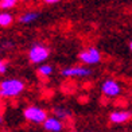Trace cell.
Wrapping results in <instances>:
<instances>
[{"label": "cell", "instance_id": "obj_1", "mask_svg": "<svg viewBox=\"0 0 132 132\" xmlns=\"http://www.w3.org/2000/svg\"><path fill=\"white\" fill-rule=\"evenodd\" d=\"M26 90V84L19 78H5L0 81V98H15Z\"/></svg>", "mask_w": 132, "mask_h": 132}, {"label": "cell", "instance_id": "obj_2", "mask_svg": "<svg viewBox=\"0 0 132 132\" xmlns=\"http://www.w3.org/2000/svg\"><path fill=\"white\" fill-rule=\"evenodd\" d=\"M23 117L27 121L38 125V124H43L46 121V119L49 117V115H47V111L45 108L38 106V105H28L23 109Z\"/></svg>", "mask_w": 132, "mask_h": 132}, {"label": "cell", "instance_id": "obj_3", "mask_svg": "<svg viewBox=\"0 0 132 132\" xmlns=\"http://www.w3.org/2000/svg\"><path fill=\"white\" fill-rule=\"evenodd\" d=\"M50 57L49 47L42 43H34L28 50V61L34 65L46 63V61Z\"/></svg>", "mask_w": 132, "mask_h": 132}, {"label": "cell", "instance_id": "obj_4", "mask_svg": "<svg viewBox=\"0 0 132 132\" xmlns=\"http://www.w3.org/2000/svg\"><path fill=\"white\" fill-rule=\"evenodd\" d=\"M100 92L106 98H116L123 93V86L115 78H105L100 84Z\"/></svg>", "mask_w": 132, "mask_h": 132}, {"label": "cell", "instance_id": "obj_5", "mask_svg": "<svg viewBox=\"0 0 132 132\" xmlns=\"http://www.w3.org/2000/svg\"><path fill=\"white\" fill-rule=\"evenodd\" d=\"M78 59L84 66L90 68V66L98 65L101 61H103V54H101V51L97 49V47L90 46V47H88V49L78 53Z\"/></svg>", "mask_w": 132, "mask_h": 132}, {"label": "cell", "instance_id": "obj_6", "mask_svg": "<svg viewBox=\"0 0 132 132\" xmlns=\"http://www.w3.org/2000/svg\"><path fill=\"white\" fill-rule=\"evenodd\" d=\"M93 74V70L84 65L66 66L61 70V76L65 78H88Z\"/></svg>", "mask_w": 132, "mask_h": 132}, {"label": "cell", "instance_id": "obj_7", "mask_svg": "<svg viewBox=\"0 0 132 132\" xmlns=\"http://www.w3.org/2000/svg\"><path fill=\"white\" fill-rule=\"evenodd\" d=\"M108 120H109L111 124H115V125L127 124L132 120V112L129 109H115L109 113Z\"/></svg>", "mask_w": 132, "mask_h": 132}, {"label": "cell", "instance_id": "obj_8", "mask_svg": "<svg viewBox=\"0 0 132 132\" xmlns=\"http://www.w3.org/2000/svg\"><path fill=\"white\" fill-rule=\"evenodd\" d=\"M42 127L46 132H63L65 131V123L62 120L57 119L55 116H49L46 121L42 124Z\"/></svg>", "mask_w": 132, "mask_h": 132}, {"label": "cell", "instance_id": "obj_9", "mask_svg": "<svg viewBox=\"0 0 132 132\" xmlns=\"http://www.w3.org/2000/svg\"><path fill=\"white\" fill-rule=\"evenodd\" d=\"M53 116H55L57 119L65 121V120H68V119L71 117V111L69 109V108H66V106L58 105V106L53 108Z\"/></svg>", "mask_w": 132, "mask_h": 132}, {"label": "cell", "instance_id": "obj_10", "mask_svg": "<svg viewBox=\"0 0 132 132\" xmlns=\"http://www.w3.org/2000/svg\"><path fill=\"white\" fill-rule=\"evenodd\" d=\"M38 18H39V12H37V11H27V12L22 14L19 16V22L22 24H30V23L37 20Z\"/></svg>", "mask_w": 132, "mask_h": 132}, {"label": "cell", "instance_id": "obj_11", "mask_svg": "<svg viewBox=\"0 0 132 132\" xmlns=\"http://www.w3.org/2000/svg\"><path fill=\"white\" fill-rule=\"evenodd\" d=\"M37 73H38L39 77H42V78H49V77H51L53 73H54V68L50 63H42V65L38 66Z\"/></svg>", "mask_w": 132, "mask_h": 132}, {"label": "cell", "instance_id": "obj_12", "mask_svg": "<svg viewBox=\"0 0 132 132\" xmlns=\"http://www.w3.org/2000/svg\"><path fill=\"white\" fill-rule=\"evenodd\" d=\"M14 22V16L7 11H2L0 12V27H8L12 24Z\"/></svg>", "mask_w": 132, "mask_h": 132}, {"label": "cell", "instance_id": "obj_13", "mask_svg": "<svg viewBox=\"0 0 132 132\" xmlns=\"http://www.w3.org/2000/svg\"><path fill=\"white\" fill-rule=\"evenodd\" d=\"M18 3V0H0V8L2 10H10L14 8Z\"/></svg>", "mask_w": 132, "mask_h": 132}, {"label": "cell", "instance_id": "obj_14", "mask_svg": "<svg viewBox=\"0 0 132 132\" xmlns=\"http://www.w3.org/2000/svg\"><path fill=\"white\" fill-rule=\"evenodd\" d=\"M7 69H8V65L5 61L0 59V74H5L7 73Z\"/></svg>", "mask_w": 132, "mask_h": 132}, {"label": "cell", "instance_id": "obj_15", "mask_svg": "<svg viewBox=\"0 0 132 132\" xmlns=\"http://www.w3.org/2000/svg\"><path fill=\"white\" fill-rule=\"evenodd\" d=\"M43 2H45L46 4H55V3L59 2V0H43Z\"/></svg>", "mask_w": 132, "mask_h": 132}, {"label": "cell", "instance_id": "obj_16", "mask_svg": "<svg viewBox=\"0 0 132 132\" xmlns=\"http://www.w3.org/2000/svg\"><path fill=\"white\" fill-rule=\"evenodd\" d=\"M129 50H131V53H132V40L129 42Z\"/></svg>", "mask_w": 132, "mask_h": 132}, {"label": "cell", "instance_id": "obj_17", "mask_svg": "<svg viewBox=\"0 0 132 132\" xmlns=\"http://www.w3.org/2000/svg\"><path fill=\"white\" fill-rule=\"evenodd\" d=\"M0 124H3V116L0 115Z\"/></svg>", "mask_w": 132, "mask_h": 132}, {"label": "cell", "instance_id": "obj_18", "mask_svg": "<svg viewBox=\"0 0 132 132\" xmlns=\"http://www.w3.org/2000/svg\"><path fill=\"white\" fill-rule=\"evenodd\" d=\"M68 132H78V131H77V129H69Z\"/></svg>", "mask_w": 132, "mask_h": 132}, {"label": "cell", "instance_id": "obj_19", "mask_svg": "<svg viewBox=\"0 0 132 132\" xmlns=\"http://www.w3.org/2000/svg\"><path fill=\"white\" fill-rule=\"evenodd\" d=\"M88 132H90V131H88Z\"/></svg>", "mask_w": 132, "mask_h": 132}]
</instances>
